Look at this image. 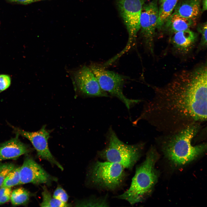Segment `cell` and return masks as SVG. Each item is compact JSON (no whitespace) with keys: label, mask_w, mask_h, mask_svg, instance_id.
<instances>
[{"label":"cell","mask_w":207,"mask_h":207,"mask_svg":"<svg viewBox=\"0 0 207 207\" xmlns=\"http://www.w3.org/2000/svg\"><path fill=\"white\" fill-rule=\"evenodd\" d=\"M165 0H159V3L160 4L163 2Z\"/></svg>","instance_id":"28"},{"label":"cell","mask_w":207,"mask_h":207,"mask_svg":"<svg viewBox=\"0 0 207 207\" xmlns=\"http://www.w3.org/2000/svg\"><path fill=\"white\" fill-rule=\"evenodd\" d=\"M124 169L118 164L97 161L90 169V179L94 185L99 187L114 190L119 187L124 180Z\"/></svg>","instance_id":"6"},{"label":"cell","mask_w":207,"mask_h":207,"mask_svg":"<svg viewBox=\"0 0 207 207\" xmlns=\"http://www.w3.org/2000/svg\"><path fill=\"white\" fill-rule=\"evenodd\" d=\"M17 133L16 137L0 144V163L6 160H16L30 152L29 147L21 142Z\"/></svg>","instance_id":"13"},{"label":"cell","mask_w":207,"mask_h":207,"mask_svg":"<svg viewBox=\"0 0 207 207\" xmlns=\"http://www.w3.org/2000/svg\"><path fill=\"white\" fill-rule=\"evenodd\" d=\"M158 0H153L143 5L140 18V32L144 45L154 53V37L158 17Z\"/></svg>","instance_id":"9"},{"label":"cell","mask_w":207,"mask_h":207,"mask_svg":"<svg viewBox=\"0 0 207 207\" xmlns=\"http://www.w3.org/2000/svg\"><path fill=\"white\" fill-rule=\"evenodd\" d=\"M77 205L79 206L90 207H108L109 204L106 197L89 199L83 201Z\"/></svg>","instance_id":"20"},{"label":"cell","mask_w":207,"mask_h":207,"mask_svg":"<svg viewBox=\"0 0 207 207\" xmlns=\"http://www.w3.org/2000/svg\"><path fill=\"white\" fill-rule=\"evenodd\" d=\"M12 2H16L23 4H27L40 0H9Z\"/></svg>","instance_id":"26"},{"label":"cell","mask_w":207,"mask_h":207,"mask_svg":"<svg viewBox=\"0 0 207 207\" xmlns=\"http://www.w3.org/2000/svg\"><path fill=\"white\" fill-rule=\"evenodd\" d=\"M201 123H196L172 134H162L156 139L161 144L166 156L177 165H185L204 153L207 149L206 143L193 146V138L201 129Z\"/></svg>","instance_id":"2"},{"label":"cell","mask_w":207,"mask_h":207,"mask_svg":"<svg viewBox=\"0 0 207 207\" xmlns=\"http://www.w3.org/2000/svg\"><path fill=\"white\" fill-rule=\"evenodd\" d=\"M156 154L152 147L145 160L136 168L129 188L116 198L125 200L133 205L143 201L148 195L158 179L154 168L157 157Z\"/></svg>","instance_id":"3"},{"label":"cell","mask_w":207,"mask_h":207,"mask_svg":"<svg viewBox=\"0 0 207 207\" xmlns=\"http://www.w3.org/2000/svg\"><path fill=\"white\" fill-rule=\"evenodd\" d=\"M207 62L177 74L154 96L139 118L162 134L178 132L207 120Z\"/></svg>","instance_id":"1"},{"label":"cell","mask_w":207,"mask_h":207,"mask_svg":"<svg viewBox=\"0 0 207 207\" xmlns=\"http://www.w3.org/2000/svg\"><path fill=\"white\" fill-rule=\"evenodd\" d=\"M53 196L65 203H67L69 198L65 191L60 186H58L54 191Z\"/></svg>","instance_id":"23"},{"label":"cell","mask_w":207,"mask_h":207,"mask_svg":"<svg viewBox=\"0 0 207 207\" xmlns=\"http://www.w3.org/2000/svg\"><path fill=\"white\" fill-rule=\"evenodd\" d=\"M202 0H181L178 1L174 12L185 17L196 19L201 12Z\"/></svg>","instance_id":"15"},{"label":"cell","mask_w":207,"mask_h":207,"mask_svg":"<svg viewBox=\"0 0 207 207\" xmlns=\"http://www.w3.org/2000/svg\"><path fill=\"white\" fill-rule=\"evenodd\" d=\"M19 184L31 183L35 184L49 185L57 179L49 174L32 158L27 156L20 167Z\"/></svg>","instance_id":"11"},{"label":"cell","mask_w":207,"mask_h":207,"mask_svg":"<svg viewBox=\"0 0 207 207\" xmlns=\"http://www.w3.org/2000/svg\"><path fill=\"white\" fill-rule=\"evenodd\" d=\"M147 0H116L120 15L126 28L128 39L124 48L116 55L120 57L130 49L135 41L140 29L142 9Z\"/></svg>","instance_id":"7"},{"label":"cell","mask_w":207,"mask_h":207,"mask_svg":"<svg viewBox=\"0 0 207 207\" xmlns=\"http://www.w3.org/2000/svg\"><path fill=\"white\" fill-rule=\"evenodd\" d=\"M68 71L75 90L81 94L90 97L110 96L101 89L96 77L89 66L84 65Z\"/></svg>","instance_id":"8"},{"label":"cell","mask_w":207,"mask_h":207,"mask_svg":"<svg viewBox=\"0 0 207 207\" xmlns=\"http://www.w3.org/2000/svg\"><path fill=\"white\" fill-rule=\"evenodd\" d=\"M197 36V34L190 29L174 33L171 40L173 49L182 55L188 54L195 46Z\"/></svg>","instance_id":"12"},{"label":"cell","mask_w":207,"mask_h":207,"mask_svg":"<svg viewBox=\"0 0 207 207\" xmlns=\"http://www.w3.org/2000/svg\"><path fill=\"white\" fill-rule=\"evenodd\" d=\"M201 6H202L201 9V12H202L207 10V0H202Z\"/></svg>","instance_id":"27"},{"label":"cell","mask_w":207,"mask_h":207,"mask_svg":"<svg viewBox=\"0 0 207 207\" xmlns=\"http://www.w3.org/2000/svg\"><path fill=\"white\" fill-rule=\"evenodd\" d=\"M179 0H165L160 4L157 29L161 30L164 22L172 14Z\"/></svg>","instance_id":"16"},{"label":"cell","mask_w":207,"mask_h":207,"mask_svg":"<svg viewBox=\"0 0 207 207\" xmlns=\"http://www.w3.org/2000/svg\"><path fill=\"white\" fill-rule=\"evenodd\" d=\"M10 76L6 74H0V93L8 88L11 85Z\"/></svg>","instance_id":"25"},{"label":"cell","mask_w":207,"mask_h":207,"mask_svg":"<svg viewBox=\"0 0 207 207\" xmlns=\"http://www.w3.org/2000/svg\"><path fill=\"white\" fill-rule=\"evenodd\" d=\"M30 194L23 188H19L12 191L10 200L12 204L17 206L25 204L28 201Z\"/></svg>","instance_id":"17"},{"label":"cell","mask_w":207,"mask_h":207,"mask_svg":"<svg viewBox=\"0 0 207 207\" xmlns=\"http://www.w3.org/2000/svg\"><path fill=\"white\" fill-rule=\"evenodd\" d=\"M43 200L40 204L41 207H68L67 203H63L52 196L47 187L44 186L42 193Z\"/></svg>","instance_id":"18"},{"label":"cell","mask_w":207,"mask_h":207,"mask_svg":"<svg viewBox=\"0 0 207 207\" xmlns=\"http://www.w3.org/2000/svg\"><path fill=\"white\" fill-rule=\"evenodd\" d=\"M107 136V144L99 152V156L106 161L119 164L124 168L131 169L140 157L143 144L124 143L118 138L111 127Z\"/></svg>","instance_id":"4"},{"label":"cell","mask_w":207,"mask_h":207,"mask_svg":"<svg viewBox=\"0 0 207 207\" xmlns=\"http://www.w3.org/2000/svg\"><path fill=\"white\" fill-rule=\"evenodd\" d=\"M12 192L11 187H1L0 188V205L8 202L10 200Z\"/></svg>","instance_id":"24"},{"label":"cell","mask_w":207,"mask_h":207,"mask_svg":"<svg viewBox=\"0 0 207 207\" xmlns=\"http://www.w3.org/2000/svg\"><path fill=\"white\" fill-rule=\"evenodd\" d=\"M15 129L17 133L30 141L40 158L56 166L61 170H63L62 165L56 160L49 150L48 141L50 137V133L46 129L45 126H43L39 130L34 132L26 131L19 129Z\"/></svg>","instance_id":"10"},{"label":"cell","mask_w":207,"mask_h":207,"mask_svg":"<svg viewBox=\"0 0 207 207\" xmlns=\"http://www.w3.org/2000/svg\"><path fill=\"white\" fill-rule=\"evenodd\" d=\"M89 67L96 77L101 89L110 95L121 101L128 110L133 105L139 102L138 99L127 98L123 93L126 76L105 69L102 65L92 63Z\"/></svg>","instance_id":"5"},{"label":"cell","mask_w":207,"mask_h":207,"mask_svg":"<svg viewBox=\"0 0 207 207\" xmlns=\"http://www.w3.org/2000/svg\"><path fill=\"white\" fill-rule=\"evenodd\" d=\"M15 167L12 163H0V188L8 174Z\"/></svg>","instance_id":"22"},{"label":"cell","mask_w":207,"mask_h":207,"mask_svg":"<svg viewBox=\"0 0 207 207\" xmlns=\"http://www.w3.org/2000/svg\"><path fill=\"white\" fill-rule=\"evenodd\" d=\"M20 167H15L7 175L1 187H11L19 184L20 181Z\"/></svg>","instance_id":"19"},{"label":"cell","mask_w":207,"mask_h":207,"mask_svg":"<svg viewBox=\"0 0 207 207\" xmlns=\"http://www.w3.org/2000/svg\"><path fill=\"white\" fill-rule=\"evenodd\" d=\"M197 30L201 34L200 42L198 47V50L204 49L207 47V22L200 24L197 27Z\"/></svg>","instance_id":"21"},{"label":"cell","mask_w":207,"mask_h":207,"mask_svg":"<svg viewBox=\"0 0 207 207\" xmlns=\"http://www.w3.org/2000/svg\"><path fill=\"white\" fill-rule=\"evenodd\" d=\"M196 19L186 18L173 12L164 22L161 29L171 34L189 29L196 25Z\"/></svg>","instance_id":"14"}]
</instances>
